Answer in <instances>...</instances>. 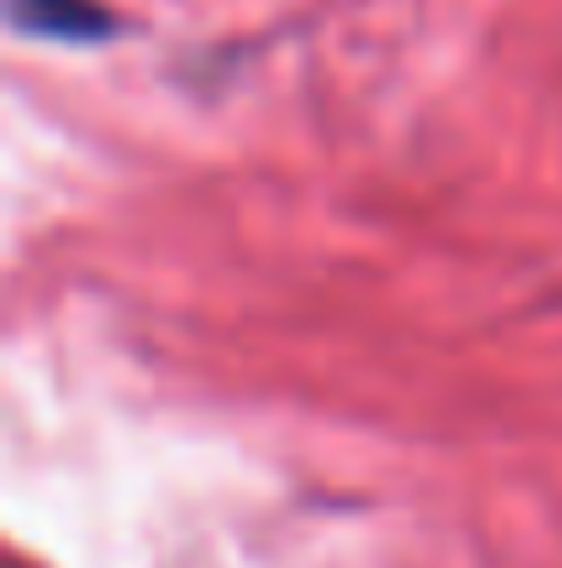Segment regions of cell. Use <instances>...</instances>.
<instances>
[{
  "label": "cell",
  "instance_id": "cell-1",
  "mask_svg": "<svg viewBox=\"0 0 562 568\" xmlns=\"http://www.w3.org/2000/svg\"><path fill=\"white\" fill-rule=\"evenodd\" d=\"M6 17L44 44H105L122 33V17L105 0H6Z\"/></svg>",
  "mask_w": 562,
  "mask_h": 568
},
{
  "label": "cell",
  "instance_id": "cell-2",
  "mask_svg": "<svg viewBox=\"0 0 562 568\" xmlns=\"http://www.w3.org/2000/svg\"><path fill=\"white\" fill-rule=\"evenodd\" d=\"M11 568H28V564H22V558H17V564H11Z\"/></svg>",
  "mask_w": 562,
  "mask_h": 568
}]
</instances>
